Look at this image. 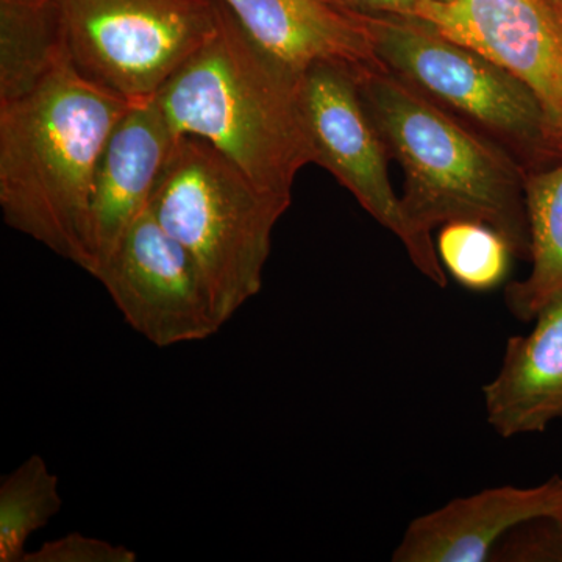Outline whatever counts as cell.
<instances>
[{
    "label": "cell",
    "instance_id": "18",
    "mask_svg": "<svg viewBox=\"0 0 562 562\" xmlns=\"http://www.w3.org/2000/svg\"><path fill=\"white\" fill-rule=\"evenodd\" d=\"M138 554L121 543L103 541L94 536L69 532L44 542L25 554L24 562H135Z\"/></svg>",
    "mask_w": 562,
    "mask_h": 562
},
{
    "label": "cell",
    "instance_id": "11",
    "mask_svg": "<svg viewBox=\"0 0 562 562\" xmlns=\"http://www.w3.org/2000/svg\"><path fill=\"white\" fill-rule=\"evenodd\" d=\"M177 139L155 98L132 103L114 125L103 147L92 191V277L109 260L133 222L149 209Z\"/></svg>",
    "mask_w": 562,
    "mask_h": 562
},
{
    "label": "cell",
    "instance_id": "5",
    "mask_svg": "<svg viewBox=\"0 0 562 562\" xmlns=\"http://www.w3.org/2000/svg\"><path fill=\"white\" fill-rule=\"evenodd\" d=\"M384 69L505 147L527 172L562 160L541 103L513 74L427 22L364 14Z\"/></svg>",
    "mask_w": 562,
    "mask_h": 562
},
{
    "label": "cell",
    "instance_id": "9",
    "mask_svg": "<svg viewBox=\"0 0 562 562\" xmlns=\"http://www.w3.org/2000/svg\"><path fill=\"white\" fill-rule=\"evenodd\" d=\"M413 18L522 81L562 150V16L553 0H422Z\"/></svg>",
    "mask_w": 562,
    "mask_h": 562
},
{
    "label": "cell",
    "instance_id": "3",
    "mask_svg": "<svg viewBox=\"0 0 562 562\" xmlns=\"http://www.w3.org/2000/svg\"><path fill=\"white\" fill-rule=\"evenodd\" d=\"M299 80L254 43L224 3L220 29L155 101L177 138L206 140L261 191L291 203L295 177L316 162Z\"/></svg>",
    "mask_w": 562,
    "mask_h": 562
},
{
    "label": "cell",
    "instance_id": "7",
    "mask_svg": "<svg viewBox=\"0 0 562 562\" xmlns=\"http://www.w3.org/2000/svg\"><path fill=\"white\" fill-rule=\"evenodd\" d=\"M299 98L316 165L327 169L369 214L401 239L409 260L436 286H447L436 247L413 231L402 199L392 190L386 144L362 102L353 70L319 63L299 80Z\"/></svg>",
    "mask_w": 562,
    "mask_h": 562
},
{
    "label": "cell",
    "instance_id": "4",
    "mask_svg": "<svg viewBox=\"0 0 562 562\" xmlns=\"http://www.w3.org/2000/svg\"><path fill=\"white\" fill-rule=\"evenodd\" d=\"M290 205L206 140L180 136L149 210L198 265L225 325L260 294L273 228Z\"/></svg>",
    "mask_w": 562,
    "mask_h": 562
},
{
    "label": "cell",
    "instance_id": "21",
    "mask_svg": "<svg viewBox=\"0 0 562 562\" xmlns=\"http://www.w3.org/2000/svg\"><path fill=\"white\" fill-rule=\"evenodd\" d=\"M553 2L557 3L558 10H560L562 16V0H553Z\"/></svg>",
    "mask_w": 562,
    "mask_h": 562
},
{
    "label": "cell",
    "instance_id": "13",
    "mask_svg": "<svg viewBox=\"0 0 562 562\" xmlns=\"http://www.w3.org/2000/svg\"><path fill=\"white\" fill-rule=\"evenodd\" d=\"M532 321L531 333L509 338L501 371L483 387L487 422L506 439L562 419V294Z\"/></svg>",
    "mask_w": 562,
    "mask_h": 562
},
{
    "label": "cell",
    "instance_id": "6",
    "mask_svg": "<svg viewBox=\"0 0 562 562\" xmlns=\"http://www.w3.org/2000/svg\"><path fill=\"white\" fill-rule=\"evenodd\" d=\"M74 68L131 103L154 99L220 29L222 0H54Z\"/></svg>",
    "mask_w": 562,
    "mask_h": 562
},
{
    "label": "cell",
    "instance_id": "20",
    "mask_svg": "<svg viewBox=\"0 0 562 562\" xmlns=\"http://www.w3.org/2000/svg\"><path fill=\"white\" fill-rule=\"evenodd\" d=\"M550 522L553 524L554 530H557L554 541H557V543H560V547L562 549V514L560 517H557V519L550 520Z\"/></svg>",
    "mask_w": 562,
    "mask_h": 562
},
{
    "label": "cell",
    "instance_id": "14",
    "mask_svg": "<svg viewBox=\"0 0 562 562\" xmlns=\"http://www.w3.org/2000/svg\"><path fill=\"white\" fill-rule=\"evenodd\" d=\"M525 205L531 272L506 288V306L516 319L530 322L562 294V160L527 173Z\"/></svg>",
    "mask_w": 562,
    "mask_h": 562
},
{
    "label": "cell",
    "instance_id": "16",
    "mask_svg": "<svg viewBox=\"0 0 562 562\" xmlns=\"http://www.w3.org/2000/svg\"><path fill=\"white\" fill-rule=\"evenodd\" d=\"M60 480L32 454L0 483V562H24L29 539L61 512Z\"/></svg>",
    "mask_w": 562,
    "mask_h": 562
},
{
    "label": "cell",
    "instance_id": "10",
    "mask_svg": "<svg viewBox=\"0 0 562 562\" xmlns=\"http://www.w3.org/2000/svg\"><path fill=\"white\" fill-rule=\"evenodd\" d=\"M561 514L560 476L532 487H491L414 519L392 561L484 562L513 531Z\"/></svg>",
    "mask_w": 562,
    "mask_h": 562
},
{
    "label": "cell",
    "instance_id": "19",
    "mask_svg": "<svg viewBox=\"0 0 562 562\" xmlns=\"http://www.w3.org/2000/svg\"><path fill=\"white\" fill-rule=\"evenodd\" d=\"M335 5L357 14H395L413 16L422 0H330Z\"/></svg>",
    "mask_w": 562,
    "mask_h": 562
},
{
    "label": "cell",
    "instance_id": "12",
    "mask_svg": "<svg viewBox=\"0 0 562 562\" xmlns=\"http://www.w3.org/2000/svg\"><path fill=\"white\" fill-rule=\"evenodd\" d=\"M222 2L255 44L297 76L319 63L351 70L383 66L373 52L364 14L351 13L330 0Z\"/></svg>",
    "mask_w": 562,
    "mask_h": 562
},
{
    "label": "cell",
    "instance_id": "8",
    "mask_svg": "<svg viewBox=\"0 0 562 562\" xmlns=\"http://www.w3.org/2000/svg\"><path fill=\"white\" fill-rule=\"evenodd\" d=\"M128 327L155 347L205 341L224 327L198 265L147 209L94 273Z\"/></svg>",
    "mask_w": 562,
    "mask_h": 562
},
{
    "label": "cell",
    "instance_id": "15",
    "mask_svg": "<svg viewBox=\"0 0 562 562\" xmlns=\"http://www.w3.org/2000/svg\"><path fill=\"white\" fill-rule=\"evenodd\" d=\"M66 60L54 0H0V103L24 98Z\"/></svg>",
    "mask_w": 562,
    "mask_h": 562
},
{
    "label": "cell",
    "instance_id": "2",
    "mask_svg": "<svg viewBox=\"0 0 562 562\" xmlns=\"http://www.w3.org/2000/svg\"><path fill=\"white\" fill-rule=\"evenodd\" d=\"M362 102L405 172L402 205L422 241L452 221L501 232L517 257H530L527 169L505 147L392 76L383 66L353 70Z\"/></svg>",
    "mask_w": 562,
    "mask_h": 562
},
{
    "label": "cell",
    "instance_id": "17",
    "mask_svg": "<svg viewBox=\"0 0 562 562\" xmlns=\"http://www.w3.org/2000/svg\"><path fill=\"white\" fill-rule=\"evenodd\" d=\"M436 250L442 268L465 290L486 292L501 286L517 257L512 243L479 221L447 222L438 233Z\"/></svg>",
    "mask_w": 562,
    "mask_h": 562
},
{
    "label": "cell",
    "instance_id": "1",
    "mask_svg": "<svg viewBox=\"0 0 562 562\" xmlns=\"http://www.w3.org/2000/svg\"><path fill=\"white\" fill-rule=\"evenodd\" d=\"M131 105L69 60L24 98L0 103L3 221L90 276L95 171Z\"/></svg>",
    "mask_w": 562,
    "mask_h": 562
}]
</instances>
